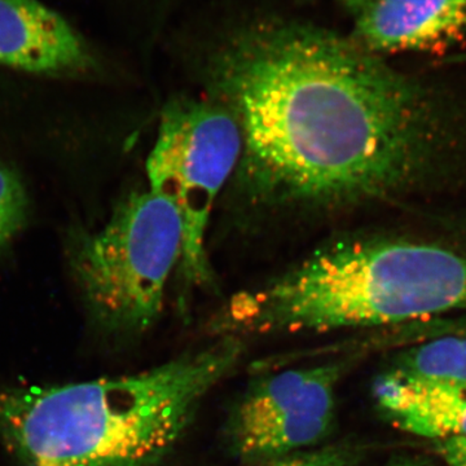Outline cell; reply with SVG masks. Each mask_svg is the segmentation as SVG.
Listing matches in <instances>:
<instances>
[{
  "label": "cell",
  "instance_id": "6da1fadb",
  "mask_svg": "<svg viewBox=\"0 0 466 466\" xmlns=\"http://www.w3.org/2000/svg\"><path fill=\"white\" fill-rule=\"evenodd\" d=\"M208 97L240 128L235 171L256 204L342 208L424 183L451 146L443 104L351 36L257 24L208 64Z\"/></svg>",
  "mask_w": 466,
  "mask_h": 466
},
{
  "label": "cell",
  "instance_id": "8fae6325",
  "mask_svg": "<svg viewBox=\"0 0 466 466\" xmlns=\"http://www.w3.org/2000/svg\"><path fill=\"white\" fill-rule=\"evenodd\" d=\"M29 216V198L20 177L0 167V250L25 227Z\"/></svg>",
  "mask_w": 466,
  "mask_h": 466
},
{
  "label": "cell",
  "instance_id": "e0dca14e",
  "mask_svg": "<svg viewBox=\"0 0 466 466\" xmlns=\"http://www.w3.org/2000/svg\"><path fill=\"white\" fill-rule=\"evenodd\" d=\"M458 231L461 235L462 238H466V220L465 222L460 223L458 226Z\"/></svg>",
  "mask_w": 466,
  "mask_h": 466
},
{
  "label": "cell",
  "instance_id": "30bf717a",
  "mask_svg": "<svg viewBox=\"0 0 466 466\" xmlns=\"http://www.w3.org/2000/svg\"><path fill=\"white\" fill-rule=\"evenodd\" d=\"M386 372L413 381L466 389V339L444 336L413 343Z\"/></svg>",
  "mask_w": 466,
  "mask_h": 466
},
{
  "label": "cell",
  "instance_id": "5b68a950",
  "mask_svg": "<svg viewBox=\"0 0 466 466\" xmlns=\"http://www.w3.org/2000/svg\"><path fill=\"white\" fill-rule=\"evenodd\" d=\"M241 149L235 118L210 97H177L165 106L147 175L150 191L170 202L182 223L179 269L187 287L211 283L208 225Z\"/></svg>",
  "mask_w": 466,
  "mask_h": 466
},
{
  "label": "cell",
  "instance_id": "277c9868",
  "mask_svg": "<svg viewBox=\"0 0 466 466\" xmlns=\"http://www.w3.org/2000/svg\"><path fill=\"white\" fill-rule=\"evenodd\" d=\"M182 241L177 210L149 188L125 198L97 231L73 233L70 267L99 332L128 339L153 327Z\"/></svg>",
  "mask_w": 466,
  "mask_h": 466
},
{
  "label": "cell",
  "instance_id": "2e32d148",
  "mask_svg": "<svg viewBox=\"0 0 466 466\" xmlns=\"http://www.w3.org/2000/svg\"><path fill=\"white\" fill-rule=\"evenodd\" d=\"M339 2H341L342 5H345L346 7L351 9L355 15H358L359 12L363 11L368 5H370L373 0H339Z\"/></svg>",
  "mask_w": 466,
  "mask_h": 466
},
{
  "label": "cell",
  "instance_id": "5bb4252c",
  "mask_svg": "<svg viewBox=\"0 0 466 466\" xmlns=\"http://www.w3.org/2000/svg\"><path fill=\"white\" fill-rule=\"evenodd\" d=\"M435 450L447 466H466L465 438L435 441Z\"/></svg>",
  "mask_w": 466,
  "mask_h": 466
},
{
  "label": "cell",
  "instance_id": "7a4b0ae2",
  "mask_svg": "<svg viewBox=\"0 0 466 466\" xmlns=\"http://www.w3.org/2000/svg\"><path fill=\"white\" fill-rule=\"evenodd\" d=\"M244 352L219 336L134 375L0 389V437L23 466H162Z\"/></svg>",
  "mask_w": 466,
  "mask_h": 466
},
{
  "label": "cell",
  "instance_id": "ba28073f",
  "mask_svg": "<svg viewBox=\"0 0 466 466\" xmlns=\"http://www.w3.org/2000/svg\"><path fill=\"white\" fill-rule=\"evenodd\" d=\"M350 36L380 56L444 50L466 38V0H373Z\"/></svg>",
  "mask_w": 466,
  "mask_h": 466
},
{
  "label": "cell",
  "instance_id": "7c38bea8",
  "mask_svg": "<svg viewBox=\"0 0 466 466\" xmlns=\"http://www.w3.org/2000/svg\"><path fill=\"white\" fill-rule=\"evenodd\" d=\"M382 332L385 333L379 334L370 342L380 343L382 346H403L444 336L466 339V315L456 318L422 319V320L410 321V323L395 325V327L383 328Z\"/></svg>",
  "mask_w": 466,
  "mask_h": 466
},
{
  "label": "cell",
  "instance_id": "8992f818",
  "mask_svg": "<svg viewBox=\"0 0 466 466\" xmlns=\"http://www.w3.org/2000/svg\"><path fill=\"white\" fill-rule=\"evenodd\" d=\"M350 360L296 368L251 383L225 426L229 452L262 464L314 449L336 425V392Z\"/></svg>",
  "mask_w": 466,
  "mask_h": 466
},
{
  "label": "cell",
  "instance_id": "52a82bcc",
  "mask_svg": "<svg viewBox=\"0 0 466 466\" xmlns=\"http://www.w3.org/2000/svg\"><path fill=\"white\" fill-rule=\"evenodd\" d=\"M0 66L76 76L91 73L96 60L75 27L39 0H0Z\"/></svg>",
  "mask_w": 466,
  "mask_h": 466
},
{
  "label": "cell",
  "instance_id": "9a60e30c",
  "mask_svg": "<svg viewBox=\"0 0 466 466\" xmlns=\"http://www.w3.org/2000/svg\"><path fill=\"white\" fill-rule=\"evenodd\" d=\"M383 466H437L433 460L421 455H403L392 456Z\"/></svg>",
  "mask_w": 466,
  "mask_h": 466
},
{
  "label": "cell",
  "instance_id": "4fadbf2b",
  "mask_svg": "<svg viewBox=\"0 0 466 466\" xmlns=\"http://www.w3.org/2000/svg\"><path fill=\"white\" fill-rule=\"evenodd\" d=\"M359 456L360 450L354 444L336 443L299 451L258 466H352L358 461Z\"/></svg>",
  "mask_w": 466,
  "mask_h": 466
},
{
  "label": "cell",
  "instance_id": "9c48e42d",
  "mask_svg": "<svg viewBox=\"0 0 466 466\" xmlns=\"http://www.w3.org/2000/svg\"><path fill=\"white\" fill-rule=\"evenodd\" d=\"M377 407L392 425L435 441L465 438L466 389L383 372L373 383Z\"/></svg>",
  "mask_w": 466,
  "mask_h": 466
},
{
  "label": "cell",
  "instance_id": "3957f363",
  "mask_svg": "<svg viewBox=\"0 0 466 466\" xmlns=\"http://www.w3.org/2000/svg\"><path fill=\"white\" fill-rule=\"evenodd\" d=\"M466 309V257L403 238H348L233 296L217 336L389 328Z\"/></svg>",
  "mask_w": 466,
  "mask_h": 466
}]
</instances>
